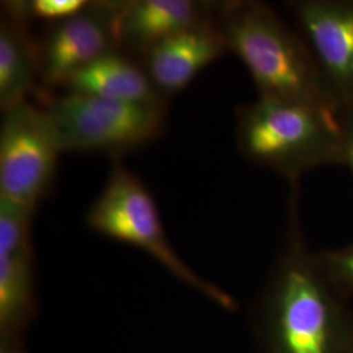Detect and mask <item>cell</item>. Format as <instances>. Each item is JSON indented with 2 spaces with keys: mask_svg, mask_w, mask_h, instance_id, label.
<instances>
[{
  "mask_svg": "<svg viewBox=\"0 0 353 353\" xmlns=\"http://www.w3.org/2000/svg\"><path fill=\"white\" fill-rule=\"evenodd\" d=\"M0 21V109L1 113L28 101L41 81L37 39L28 30L24 1L3 3Z\"/></svg>",
  "mask_w": 353,
  "mask_h": 353,
  "instance_id": "cell-12",
  "label": "cell"
},
{
  "mask_svg": "<svg viewBox=\"0 0 353 353\" xmlns=\"http://www.w3.org/2000/svg\"><path fill=\"white\" fill-rule=\"evenodd\" d=\"M316 256L325 275L341 296H353V242L341 249L316 252Z\"/></svg>",
  "mask_w": 353,
  "mask_h": 353,
  "instance_id": "cell-14",
  "label": "cell"
},
{
  "mask_svg": "<svg viewBox=\"0 0 353 353\" xmlns=\"http://www.w3.org/2000/svg\"><path fill=\"white\" fill-rule=\"evenodd\" d=\"M338 125L341 137V165L347 166L353 174V109L341 114Z\"/></svg>",
  "mask_w": 353,
  "mask_h": 353,
  "instance_id": "cell-16",
  "label": "cell"
},
{
  "mask_svg": "<svg viewBox=\"0 0 353 353\" xmlns=\"http://www.w3.org/2000/svg\"><path fill=\"white\" fill-rule=\"evenodd\" d=\"M216 1L128 0L118 21L119 50L141 57L165 38L214 20Z\"/></svg>",
  "mask_w": 353,
  "mask_h": 353,
  "instance_id": "cell-11",
  "label": "cell"
},
{
  "mask_svg": "<svg viewBox=\"0 0 353 353\" xmlns=\"http://www.w3.org/2000/svg\"><path fill=\"white\" fill-rule=\"evenodd\" d=\"M214 19L165 38L145 51L141 65L153 85L166 100L189 87L190 83L228 52Z\"/></svg>",
  "mask_w": 353,
  "mask_h": 353,
  "instance_id": "cell-10",
  "label": "cell"
},
{
  "mask_svg": "<svg viewBox=\"0 0 353 353\" xmlns=\"http://www.w3.org/2000/svg\"><path fill=\"white\" fill-rule=\"evenodd\" d=\"M236 141L246 160L290 185L316 168L341 165L338 122L303 105L258 99L241 106Z\"/></svg>",
  "mask_w": 353,
  "mask_h": 353,
  "instance_id": "cell-3",
  "label": "cell"
},
{
  "mask_svg": "<svg viewBox=\"0 0 353 353\" xmlns=\"http://www.w3.org/2000/svg\"><path fill=\"white\" fill-rule=\"evenodd\" d=\"M63 89L65 93L113 101L168 105L141 63L121 50L112 51L75 72Z\"/></svg>",
  "mask_w": 353,
  "mask_h": 353,
  "instance_id": "cell-13",
  "label": "cell"
},
{
  "mask_svg": "<svg viewBox=\"0 0 353 353\" xmlns=\"http://www.w3.org/2000/svg\"><path fill=\"white\" fill-rule=\"evenodd\" d=\"M287 233L254 309L261 353H351L353 314L303 237L299 183Z\"/></svg>",
  "mask_w": 353,
  "mask_h": 353,
  "instance_id": "cell-1",
  "label": "cell"
},
{
  "mask_svg": "<svg viewBox=\"0 0 353 353\" xmlns=\"http://www.w3.org/2000/svg\"><path fill=\"white\" fill-rule=\"evenodd\" d=\"M62 152L122 156L157 139L165 128L168 105L113 101L64 93L45 97Z\"/></svg>",
  "mask_w": 353,
  "mask_h": 353,
  "instance_id": "cell-5",
  "label": "cell"
},
{
  "mask_svg": "<svg viewBox=\"0 0 353 353\" xmlns=\"http://www.w3.org/2000/svg\"><path fill=\"white\" fill-rule=\"evenodd\" d=\"M34 214L0 196V353H26L24 334L36 316Z\"/></svg>",
  "mask_w": 353,
  "mask_h": 353,
  "instance_id": "cell-7",
  "label": "cell"
},
{
  "mask_svg": "<svg viewBox=\"0 0 353 353\" xmlns=\"http://www.w3.org/2000/svg\"><path fill=\"white\" fill-rule=\"evenodd\" d=\"M61 153L45 108L26 101L3 112L0 196L36 211L54 188Z\"/></svg>",
  "mask_w": 353,
  "mask_h": 353,
  "instance_id": "cell-6",
  "label": "cell"
},
{
  "mask_svg": "<svg viewBox=\"0 0 353 353\" xmlns=\"http://www.w3.org/2000/svg\"><path fill=\"white\" fill-rule=\"evenodd\" d=\"M122 7L123 1H89L81 12L49 26L38 41L41 83L45 88H63L75 72L119 50Z\"/></svg>",
  "mask_w": 353,
  "mask_h": 353,
  "instance_id": "cell-8",
  "label": "cell"
},
{
  "mask_svg": "<svg viewBox=\"0 0 353 353\" xmlns=\"http://www.w3.org/2000/svg\"><path fill=\"white\" fill-rule=\"evenodd\" d=\"M287 8L313 51L341 114L351 110L353 0H292L287 3Z\"/></svg>",
  "mask_w": 353,
  "mask_h": 353,
  "instance_id": "cell-9",
  "label": "cell"
},
{
  "mask_svg": "<svg viewBox=\"0 0 353 353\" xmlns=\"http://www.w3.org/2000/svg\"><path fill=\"white\" fill-rule=\"evenodd\" d=\"M214 24L250 72L259 99L303 105L339 122L341 109L299 30L258 0L216 1Z\"/></svg>",
  "mask_w": 353,
  "mask_h": 353,
  "instance_id": "cell-2",
  "label": "cell"
},
{
  "mask_svg": "<svg viewBox=\"0 0 353 353\" xmlns=\"http://www.w3.org/2000/svg\"><path fill=\"white\" fill-rule=\"evenodd\" d=\"M351 353H353V351H352V352H351Z\"/></svg>",
  "mask_w": 353,
  "mask_h": 353,
  "instance_id": "cell-17",
  "label": "cell"
},
{
  "mask_svg": "<svg viewBox=\"0 0 353 353\" xmlns=\"http://www.w3.org/2000/svg\"><path fill=\"white\" fill-rule=\"evenodd\" d=\"M87 225L103 237L147 252L182 284L210 301L233 309L227 292L198 275L168 240L159 208L150 190L122 164H114L100 196L87 214Z\"/></svg>",
  "mask_w": 353,
  "mask_h": 353,
  "instance_id": "cell-4",
  "label": "cell"
},
{
  "mask_svg": "<svg viewBox=\"0 0 353 353\" xmlns=\"http://www.w3.org/2000/svg\"><path fill=\"white\" fill-rule=\"evenodd\" d=\"M89 1L87 0H33L24 1L28 19L46 20L51 24L63 21L81 12Z\"/></svg>",
  "mask_w": 353,
  "mask_h": 353,
  "instance_id": "cell-15",
  "label": "cell"
}]
</instances>
